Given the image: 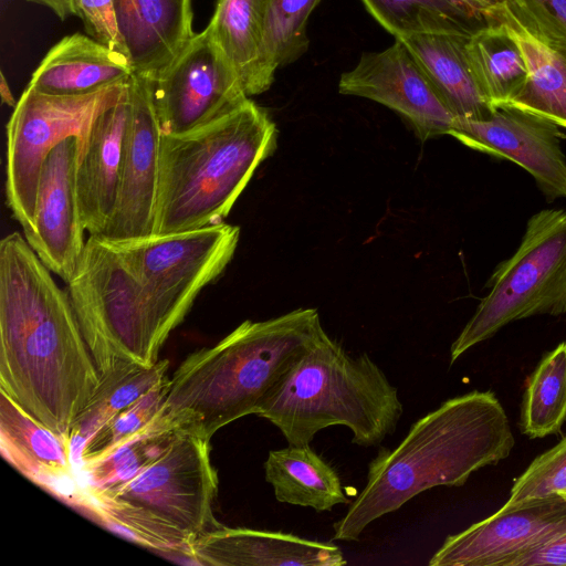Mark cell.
<instances>
[{"instance_id": "cell-1", "label": "cell", "mask_w": 566, "mask_h": 566, "mask_svg": "<svg viewBox=\"0 0 566 566\" xmlns=\"http://www.w3.org/2000/svg\"><path fill=\"white\" fill-rule=\"evenodd\" d=\"M102 377L69 294L25 238L0 242V390L69 440Z\"/></svg>"}, {"instance_id": "cell-2", "label": "cell", "mask_w": 566, "mask_h": 566, "mask_svg": "<svg viewBox=\"0 0 566 566\" xmlns=\"http://www.w3.org/2000/svg\"><path fill=\"white\" fill-rule=\"evenodd\" d=\"M510 421L492 391L450 398L417 420L395 448L369 462L367 482L334 523L333 539L357 541L377 518L436 486H461L470 475L507 458L514 447Z\"/></svg>"}, {"instance_id": "cell-3", "label": "cell", "mask_w": 566, "mask_h": 566, "mask_svg": "<svg viewBox=\"0 0 566 566\" xmlns=\"http://www.w3.org/2000/svg\"><path fill=\"white\" fill-rule=\"evenodd\" d=\"M316 308L244 321L217 344L191 353L169 378L161 419L206 440L260 407L324 333Z\"/></svg>"}, {"instance_id": "cell-4", "label": "cell", "mask_w": 566, "mask_h": 566, "mask_svg": "<svg viewBox=\"0 0 566 566\" xmlns=\"http://www.w3.org/2000/svg\"><path fill=\"white\" fill-rule=\"evenodd\" d=\"M268 111L248 98L195 130L160 137L154 233H178L223 222L259 165L277 146Z\"/></svg>"}, {"instance_id": "cell-5", "label": "cell", "mask_w": 566, "mask_h": 566, "mask_svg": "<svg viewBox=\"0 0 566 566\" xmlns=\"http://www.w3.org/2000/svg\"><path fill=\"white\" fill-rule=\"evenodd\" d=\"M403 412L397 388L367 355L350 356L325 332L289 369L256 416L269 420L289 444H310L331 426H345L352 442L378 446Z\"/></svg>"}, {"instance_id": "cell-6", "label": "cell", "mask_w": 566, "mask_h": 566, "mask_svg": "<svg viewBox=\"0 0 566 566\" xmlns=\"http://www.w3.org/2000/svg\"><path fill=\"white\" fill-rule=\"evenodd\" d=\"M239 239L240 228L223 221L171 234L106 240L142 287L153 340L159 352L201 290L223 273Z\"/></svg>"}, {"instance_id": "cell-7", "label": "cell", "mask_w": 566, "mask_h": 566, "mask_svg": "<svg viewBox=\"0 0 566 566\" xmlns=\"http://www.w3.org/2000/svg\"><path fill=\"white\" fill-rule=\"evenodd\" d=\"M489 287L451 345V364L509 323L566 314V210L533 214L518 248L496 268Z\"/></svg>"}, {"instance_id": "cell-8", "label": "cell", "mask_w": 566, "mask_h": 566, "mask_svg": "<svg viewBox=\"0 0 566 566\" xmlns=\"http://www.w3.org/2000/svg\"><path fill=\"white\" fill-rule=\"evenodd\" d=\"M66 284L81 331L102 378L120 360L146 367L159 360L142 287L109 242L90 237Z\"/></svg>"}, {"instance_id": "cell-9", "label": "cell", "mask_w": 566, "mask_h": 566, "mask_svg": "<svg viewBox=\"0 0 566 566\" xmlns=\"http://www.w3.org/2000/svg\"><path fill=\"white\" fill-rule=\"evenodd\" d=\"M128 82L78 96L48 95L27 85L6 128L7 203L23 231L32 224L41 169L49 154L69 137L82 140L95 118L125 95Z\"/></svg>"}, {"instance_id": "cell-10", "label": "cell", "mask_w": 566, "mask_h": 566, "mask_svg": "<svg viewBox=\"0 0 566 566\" xmlns=\"http://www.w3.org/2000/svg\"><path fill=\"white\" fill-rule=\"evenodd\" d=\"M218 484L209 440L177 431L169 447L137 475L96 490L143 506L197 537L222 526L213 515Z\"/></svg>"}, {"instance_id": "cell-11", "label": "cell", "mask_w": 566, "mask_h": 566, "mask_svg": "<svg viewBox=\"0 0 566 566\" xmlns=\"http://www.w3.org/2000/svg\"><path fill=\"white\" fill-rule=\"evenodd\" d=\"M151 92L165 135L200 128L250 98L207 27L151 81Z\"/></svg>"}, {"instance_id": "cell-12", "label": "cell", "mask_w": 566, "mask_h": 566, "mask_svg": "<svg viewBox=\"0 0 566 566\" xmlns=\"http://www.w3.org/2000/svg\"><path fill=\"white\" fill-rule=\"evenodd\" d=\"M338 92L395 111L421 142L448 135L455 119L422 67L398 39L385 50L364 52L357 64L340 75Z\"/></svg>"}, {"instance_id": "cell-13", "label": "cell", "mask_w": 566, "mask_h": 566, "mask_svg": "<svg viewBox=\"0 0 566 566\" xmlns=\"http://www.w3.org/2000/svg\"><path fill=\"white\" fill-rule=\"evenodd\" d=\"M448 135L471 149L518 165L549 201L566 197V157L560 147L565 136L552 122L500 106L484 119L455 118Z\"/></svg>"}, {"instance_id": "cell-14", "label": "cell", "mask_w": 566, "mask_h": 566, "mask_svg": "<svg viewBox=\"0 0 566 566\" xmlns=\"http://www.w3.org/2000/svg\"><path fill=\"white\" fill-rule=\"evenodd\" d=\"M132 105L117 203L99 239L125 241L153 235L160 168V137L148 77L133 74Z\"/></svg>"}, {"instance_id": "cell-15", "label": "cell", "mask_w": 566, "mask_h": 566, "mask_svg": "<svg viewBox=\"0 0 566 566\" xmlns=\"http://www.w3.org/2000/svg\"><path fill=\"white\" fill-rule=\"evenodd\" d=\"M566 530V500L549 497L500 509L449 535L430 566H512L525 553Z\"/></svg>"}, {"instance_id": "cell-16", "label": "cell", "mask_w": 566, "mask_h": 566, "mask_svg": "<svg viewBox=\"0 0 566 566\" xmlns=\"http://www.w3.org/2000/svg\"><path fill=\"white\" fill-rule=\"evenodd\" d=\"M78 147L80 138L72 136L46 157L32 224L23 231L39 259L65 282L74 274L86 243L76 192Z\"/></svg>"}, {"instance_id": "cell-17", "label": "cell", "mask_w": 566, "mask_h": 566, "mask_svg": "<svg viewBox=\"0 0 566 566\" xmlns=\"http://www.w3.org/2000/svg\"><path fill=\"white\" fill-rule=\"evenodd\" d=\"M130 112L127 90L118 102L95 118L80 140L76 192L90 237H102L117 203Z\"/></svg>"}, {"instance_id": "cell-18", "label": "cell", "mask_w": 566, "mask_h": 566, "mask_svg": "<svg viewBox=\"0 0 566 566\" xmlns=\"http://www.w3.org/2000/svg\"><path fill=\"white\" fill-rule=\"evenodd\" d=\"M3 458L33 483L70 502L81 489L67 439L40 422L0 390Z\"/></svg>"}, {"instance_id": "cell-19", "label": "cell", "mask_w": 566, "mask_h": 566, "mask_svg": "<svg viewBox=\"0 0 566 566\" xmlns=\"http://www.w3.org/2000/svg\"><path fill=\"white\" fill-rule=\"evenodd\" d=\"M198 565L343 566L342 549L332 542L290 533L220 526L198 535L191 546Z\"/></svg>"}, {"instance_id": "cell-20", "label": "cell", "mask_w": 566, "mask_h": 566, "mask_svg": "<svg viewBox=\"0 0 566 566\" xmlns=\"http://www.w3.org/2000/svg\"><path fill=\"white\" fill-rule=\"evenodd\" d=\"M192 0H114L134 74L157 78L196 34Z\"/></svg>"}, {"instance_id": "cell-21", "label": "cell", "mask_w": 566, "mask_h": 566, "mask_svg": "<svg viewBox=\"0 0 566 566\" xmlns=\"http://www.w3.org/2000/svg\"><path fill=\"white\" fill-rule=\"evenodd\" d=\"M133 74L126 55L74 33L46 52L28 85L48 95L78 96L126 83Z\"/></svg>"}, {"instance_id": "cell-22", "label": "cell", "mask_w": 566, "mask_h": 566, "mask_svg": "<svg viewBox=\"0 0 566 566\" xmlns=\"http://www.w3.org/2000/svg\"><path fill=\"white\" fill-rule=\"evenodd\" d=\"M485 17L499 21L517 43L526 65V80L511 106L566 128V55L530 31L505 1Z\"/></svg>"}, {"instance_id": "cell-23", "label": "cell", "mask_w": 566, "mask_h": 566, "mask_svg": "<svg viewBox=\"0 0 566 566\" xmlns=\"http://www.w3.org/2000/svg\"><path fill=\"white\" fill-rule=\"evenodd\" d=\"M468 35L416 33L400 40L422 67L455 118L484 119L495 108L482 94L472 73Z\"/></svg>"}, {"instance_id": "cell-24", "label": "cell", "mask_w": 566, "mask_h": 566, "mask_svg": "<svg viewBox=\"0 0 566 566\" xmlns=\"http://www.w3.org/2000/svg\"><path fill=\"white\" fill-rule=\"evenodd\" d=\"M270 0H218L207 28L249 97L268 91L275 75L264 57Z\"/></svg>"}, {"instance_id": "cell-25", "label": "cell", "mask_w": 566, "mask_h": 566, "mask_svg": "<svg viewBox=\"0 0 566 566\" xmlns=\"http://www.w3.org/2000/svg\"><path fill=\"white\" fill-rule=\"evenodd\" d=\"M265 480L281 503L331 511L350 503L336 470L310 444H289L271 450L264 462Z\"/></svg>"}, {"instance_id": "cell-26", "label": "cell", "mask_w": 566, "mask_h": 566, "mask_svg": "<svg viewBox=\"0 0 566 566\" xmlns=\"http://www.w3.org/2000/svg\"><path fill=\"white\" fill-rule=\"evenodd\" d=\"M168 367V359H159L150 367L120 360L102 378L97 391L71 428L69 442L76 469L85 443L120 410L165 379Z\"/></svg>"}, {"instance_id": "cell-27", "label": "cell", "mask_w": 566, "mask_h": 566, "mask_svg": "<svg viewBox=\"0 0 566 566\" xmlns=\"http://www.w3.org/2000/svg\"><path fill=\"white\" fill-rule=\"evenodd\" d=\"M73 505H77L101 523L116 528L149 549L186 556L196 564L191 552L196 537L143 506L118 499L103 490L83 486Z\"/></svg>"}, {"instance_id": "cell-28", "label": "cell", "mask_w": 566, "mask_h": 566, "mask_svg": "<svg viewBox=\"0 0 566 566\" xmlns=\"http://www.w3.org/2000/svg\"><path fill=\"white\" fill-rule=\"evenodd\" d=\"M468 38L467 54L475 81L494 107L506 105L526 80V65L515 40L495 19Z\"/></svg>"}, {"instance_id": "cell-29", "label": "cell", "mask_w": 566, "mask_h": 566, "mask_svg": "<svg viewBox=\"0 0 566 566\" xmlns=\"http://www.w3.org/2000/svg\"><path fill=\"white\" fill-rule=\"evenodd\" d=\"M369 14L395 39L416 33L470 36L488 24L486 17L451 0H360Z\"/></svg>"}, {"instance_id": "cell-30", "label": "cell", "mask_w": 566, "mask_h": 566, "mask_svg": "<svg viewBox=\"0 0 566 566\" xmlns=\"http://www.w3.org/2000/svg\"><path fill=\"white\" fill-rule=\"evenodd\" d=\"M566 420V342L547 353L528 377L521 409V430L530 438L560 431Z\"/></svg>"}, {"instance_id": "cell-31", "label": "cell", "mask_w": 566, "mask_h": 566, "mask_svg": "<svg viewBox=\"0 0 566 566\" xmlns=\"http://www.w3.org/2000/svg\"><path fill=\"white\" fill-rule=\"evenodd\" d=\"M177 430L161 419V412L144 430L119 444L104 458L80 467L81 486L115 488L155 461L170 444Z\"/></svg>"}, {"instance_id": "cell-32", "label": "cell", "mask_w": 566, "mask_h": 566, "mask_svg": "<svg viewBox=\"0 0 566 566\" xmlns=\"http://www.w3.org/2000/svg\"><path fill=\"white\" fill-rule=\"evenodd\" d=\"M321 0H270L264 36L265 63L277 69L296 62L308 49L307 21Z\"/></svg>"}, {"instance_id": "cell-33", "label": "cell", "mask_w": 566, "mask_h": 566, "mask_svg": "<svg viewBox=\"0 0 566 566\" xmlns=\"http://www.w3.org/2000/svg\"><path fill=\"white\" fill-rule=\"evenodd\" d=\"M168 382L166 377L102 427L83 447L77 469L104 458L154 421L163 411Z\"/></svg>"}, {"instance_id": "cell-34", "label": "cell", "mask_w": 566, "mask_h": 566, "mask_svg": "<svg viewBox=\"0 0 566 566\" xmlns=\"http://www.w3.org/2000/svg\"><path fill=\"white\" fill-rule=\"evenodd\" d=\"M549 497L566 500V437L527 467L514 482L501 509Z\"/></svg>"}, {"instance_id": "cell-35", "label": "cell", "mask_w": 566, "mask_h": 566, "mask_svg": "<svg viewBox=\"0 0 566 566\" xmlns=\"http://www.w3.org/2000/svg\"><path fill=\"white\" fill-rule=\"evenodd\" d=\"M536 36L566 55V0H504Z\"/></svg>"}, {"instance_id": "cell-36", "label": "cell", "mask_w": 566, "mask_h": 566, "mask_svg": "<svg viewBox=\"0 0 566 566\" xmlns=\"http://www.w3.org/2000/svg\"><path fill=\"white\" fill-rule=\"evenodd\" d=\"M73 15L82 20L88 36L126 55L114 0H73Z\"/></svg>"}, {"instance_id": "cell-37", "label": "cell", "mask_w": 566, "mask_h": 566, "mask_svg": "<svg viewBox=\"0 0 566 566\" xmlns=\"http://www.w3.org/2000/svg\"><path fill=\"white\" fill-rule=\"evenodd\" d=\"M566 565V530L520 556L512 566Z\"/></svg>"}, {"instance_id": "cell-38", "label": "cell", "mask_w": 566, "mask_h": 566, "mask_svg": "<svg viewBox=\"0 0 566 566\" xmlns=\"http://www.w3.org/2000/svg\"><path fill=\"white\" fill-rule=\"evenodd\" d=\"M49 8L62 21L74 14L73 0H27Z\"/></svg>"}, {"instance_id": "cell-39", "label": "cell", "mask_w": 566, "mask_h": 566, "mask_svg": "<svg viewBox=\"0 0 566 566\" xmlns=\"http://www.w3.org/2000/svg\"><path fill=\"white\" fill-rule=\"evenodd\" d=\"M460 7L473 12L486 14L491 9L501 4L504 0H451Z\"/></svg>"}, {"instance_id": "cell-40", "label": "cell", "mask_w": 566, "mask_h": 566, "mask_svg": "<svg viewBox=\"0 0 566 566\" xmlns=\"http://www.w3.org/2000/svg\"><path fill=\"white\" fill-rule=\"evenodd\" d=\"M1 74V80H0V95H1V99L4 104L11 106V107H14L17 105V102L14 99V96L10 90V86L4 77V74L3 72L0 73Z\"/></svg>"}]
</instances>
